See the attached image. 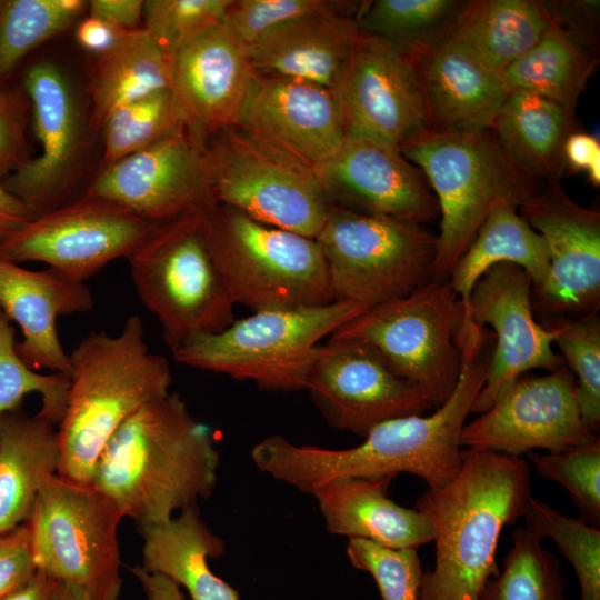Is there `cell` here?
Segmentation results:
<instances>
[{"label": "cell", "mask_w": 600, "mask_h": 600, "mask_svg": "<svg viewBox=\"0 0 600 600\" xmlns=\"http://www.w3.org/2000/svg\"><path fill=\"white\" fill-rule=\"evenodd\" d=\"M599 64L598 44L554 24L500 74L511 90H526L576 111Z\"/></svg>", "instance_id": "cell-33"}, {"label": "cell", "mask_w": 600, "mask_h": 600, "mask_svg": "<svg viewBox=\"0 0 600 600\" xmlns=\"http://www.w3.org/2000/svg\"><path fill=\"white\" fill-rule=\"evenodd\" d=\"M563 363L544 376L523 374L484 412L466 423L461 448L520 457L534 449L558 453L591 440Z\"/></svg>", "instance_id": "cell-18"}, {"label": "cell", "mask_w": 600, "mask_h": 600, "mask_svg": "<svg viewBox=\"0 0 600 600\" xmlns=\"http://www.w3.org/2000/svg\"><path fill=\"white\" fill-rule=\"evenodd\" d=\"M37 571L28 522L0 531V599Z\"/></svg>", "instance_id": "cell-46"}, {"label": "cell", "mask_w": 600, "mask_h": 600, "mask_svg": "<svg viewBox=\"0 0 600 600\" xmlns=\"http://www.w3.org/2000/svg\"><path fill=\"white\" fill-rule=\"evenodd\" d=\"M124 32L88 14L76 28V40L86 51L100 56L113 47Z\"/></svg>", "instance_id": "cell-51"}, {"label": "cell", "mask_w": 600, "mask_h": 600, "mask_svg": "<svg viewBox=\"0 0 600 600\" xmlns=\"http://www.w3.org/2000/svg\"><path fill=\"white\" fill-rule=\"evenodd\" d=\"M71 372L64 413L57 426V474L90 484L104 446L144 404L169 393L168 360L150 350L138 316L117 336L87 334L69 354Z\"/></svg>", "instance_id": "cell-4"}, {"label": "cell", "mask_w": 600, "mask_h": 600, "mask_svg": "<svg viewBox=\"0 0 600 600\" xmlns=\"http://www.w3.org/2000/svg\"><path fill=\"white\" fill-rule=\"evenodd\" d=\"M150 223L112 202L80 197L29 219L0 243V256L39 261L77 282L127 258L152 231Z\"/></svg>", "instance_id": "cell-13"}, {"label": "cell", "mask_w": 600, "mask_h": 600, "mask_svg": "<svg viewBox=\"0 0 600 600\" xmlns=\"http://www.w3.org/2000/svg\"><path fill=\"white\" fill-rule=\"evenodd\" d=\"M169 68L178 114L198 141L237 123L254 72L244 46L222 20L182 42L169 56Z\"/></svg>", "instance_id": "cell-21"}, {"label": "cell", "mask_w": 600, "mask_h": 600, "mask_svg": "<svg viewBox=\"0 0 600 600\" xmlns=\"http://www.w3.org/2000/svg\"><path fill=\"white\" fill-rule=\"evenodd\" d=\"M367 309L332 301L256 311L219 332L188 338L172 354L181 364L252 381L264 390H306L320 341Z\"/></svg>", "instance_id": "cell-7"}, {"label": "cell", "mask_w": 600, "mask_h": 600, "mask_svg": "<svg viewBox=\"0 0 600 600\" xmlns=\"http://www.w3.org/2000/svg\"><path fill=\"white\" fill-rule=\"evenodd\" d=\"M81 197L112 202L153 224L216 204L204 170L203 143L184 127L104 166Z\"/></svg>", "instance_id": "cell-19"}, {"label": "cell", "mask_w": 600, "mask_h": 600, "mask_svg": "<svg viewBox=\"0 0 600 600\" xmlns=\"http://www.w3.org/2000/svg\"><path fill=\"white\" fill-rule=\"evenodd\" d=\"M526 527L512 532L502 569L490 582L488 600H567L559 559Z\"/></svg>", "instance_id": "cell-37"}, {"label": "cell", "mask_w": 600, "mask_h": 600, "mask_svg": "<svg viewBox=\"0 0 600 600\" xmlns=\"http://www.w3.org/2000/svg\"><path fill=\"white\" fill-rule=\"evenodd\" d=\"M52 600H89L78 588L56 581Z\"/></svg>", "instance_id": "cell-55"}, {"label": "cell", "mask_w": 600, "mask_h": 600, "mask_svg": "<svg viewBox=\"0 0 600 600\" xmlns=\"http://www.w3.org/2000/svg\"><path fill=\"white\" fill-rule=\"evenodd\" d=\"M234 126L313 169L348 136L338 90L256 73Z\"/></svg>", "instance_id": "cell-23"}, {"label": "cell", "mask_w": 600, "mask_h": 600, "mask_svg": "<svg viewBox=\"0 0 600 600\" xmlns=\"http://www.w3.org/2000/svg\"><path fill=\"white\" fill-rule=\"evenodd\" d=\"M143 539L142 564L184 587L192 600H239V592L208 566L224 552V541L201 519L198 507L166 522L138 527Z\"/></svg>", "instance_id": "cell-28"}, {"label": "cell", "mask_w": 600, "mask_h": 600, "mask_svg": "<svg viewBox=\"0 0 600 600\" xmlns=\"http://www.w3.org/2000/svg\"><path fill=\"white\" fill-rule=\"evenodd\" d=\"M306 390L330 427L362 437L387 420L433 408L374 348L360 341L320 343Z\"/></svg>", "instance_id": "cell-17"}, {"label": "cell", "mask_w": 600, "mask_h": 600, "mask_svg": "<svg viewBox=\"0 0 600 600\" xmlns=\"http://www.w3.org/2000/svg\"><path fill=\"white\" fill-rule=\"evenodd\" d=\"M26 148L21 103L12 93L0 92V179L27 161Z\"/></svg>", "instance_id": "cell-47"}, {"label": "cell", "mask_w": 600, "mask_h": 600, "mask_svg": "<svg viewBox=\"0 0 600 600\" xmlns=\"http://www.w3.org/2000/svg\"><path fill=\"white\" fill-rule=\"evenodd\" d=\"M393 476L341 477L316 488V499L329 533L369 540L393 548H414L433 539L429 519L416 508L389 497Z\"/></svg>", "instance_id": "cell-27"}, {"label": "cell", "mask_w": 600, "mask_h": 600, "mask_svg": "<svg viewBox=\"0 0 600 600\" xmlns=\"http://www.w3.org/2000/svg\"><path fill=\"white\" fill-rule=\"evenodd\" d=\"M468 1H364L354 19L361 32L417 52L450 41Z\"/></svg>", "instance_id": "cell-35"}, {"label": "cell", "mask_w": 600, "mask_h": 600, "mask_svg": "<svg viewBox=\"0 0 600 600\" xmlns=\"http://www.w3.org/2000/svg\"><path fill=\"white\" fill-rule=\"evenodd\" d=\"M554 23L598 44L599 1H546Z\"/></svg>", "instance_id": "cell-48"}, {"label": "cell", "mask_w": 600, "mask_h": 600, "mask_svg": "<svg viewBox=\"0 0 600 600\" xmlns=\"http://www.w3.org/2000/svg\"><path fill=\"white\" fill-rule=\"evenodd\" d=\"M528 461L491 450H462L457 474L417 499L433 529L432 569L423 572L419 600H486L498 576L497 549L504 527L523 517L531 497Z\"/></svg>", "instance_id": "cell-3"}, {"label": "cell", "mask_w": 600, "mask_h": 600, "mask_svg": "<svg viewBox=\"0 0 600 600\" xmlns=\"http://www.w3.org/2000/svg\"><path fill=\"white\" fill-rule=\"evenodd\" d=\"M87 3L82 0L0 1V80L38 46L69 29Z\"/></svg>", "instance_id": "cell-36"}, {"label": "cell", "mask_w": 600, "mask_h": 600, "mask_svg": "<svg viewBox=\"0 0 600 600\" xmlns=\"http://www.w3.org/2000/svg\"><path fill=\"white\" fill-rule=\"evenodd\" d=\"M486 600H488L487 596H486Z\"/></svg>", "instance_id": "cell-56"}, {"label": "cell", "mask_w": 600, "mask_h": 600, "mask_svg": "<svg viewBox=\"0 0 600 600\" xmlns=\"http://www.w3.org/2000/svg\"><path fill=\"white\" fill-rule=\"evenodd\" d=\"M417 550L350 538L346 553L354 569L373 578L382 600H419L423 570Z\"/></svg>", "instance_id": "cell-43"}, {"label": "cell", "mask_w": 600, "mask_h": 600, "mask_svg": "<svg viewBox=\"0 0 600 600\" xmlns=\"http://www.w3.org/2000/svg\"><path fill=\"white\" fill-rule=\"evenodd\" d=\"M314 239L334 301L371 308L433 280L437 233L424 224L332 206Z\"/></svg>", "instance_id": "cell-10"}, {"label": "cell", "mask_w": 600, "mask_h": 600, "mask_svg": "<svg viewBox=\"0 0 600 600\" xmlns=\"http://www.w3.org/2000/svg\"><path fill=\"white\" fill-rule=\"evenodd\" d=\"M89 16L101 19L123 31L136 30L142 20V0H92Z\"/></svg>", "instance_id": "cell-50"}, {"label": "cell", "mask_w": 600, "mask_h": 600, "mask_svg": "<svg viewBox=\"0 0 600 600\" xmlns=\"http://www.w3.org/2000/svg\"><path fill=\"white\" fill-rule=\"evenodd\" d=\"M490 128L507 154L543 182L564 174V143L579 130L576 111L526 90L509 92Z\"/></svg>", "instance_id": "cell-30"}, {"label": "cell", "mask_w": 600, "mask_h": 600, "mask_svg": "<svg viewBox=\"0 0 600 600\" xmlns=\"http://www.w3.org/2000/svg\"><path fill=\"white\" fill-rule=\"evenodd\" d=\"M567 170H586L593 186L600 184V146L598 140L580 130L572 132L564 143Z\"/></svg>", "instance_id": "cell-49"}, {"label": "cell", "mask_w": 600, "mask_h": 600, "mask_svg": "<svg viewBox=\"0 0 600 600\" xmlns=\"http://www.w3.org/2000/svg\"><path fill=\"white\" fill-rule=\"evenodd\" d=\"M463 316L449 282L431 280L403 298L367 309L328 340L371 346L437 409L458 382L461 360L457 334Z\"/></svg>", "instance_id": "cell-11"}, {"label": "cell", "mask_w": 600, "mask_h": 600, "mask_svg": "<svg viewBox=\"0 0 600 600\" xmlns=\"http://www.w3.org/2000/svg\"><path fill=\"white\" fill-rule=\"evenodd\" d=\"M169 87V57L143 27L126 31L98 56L88 84L92 120L101 127L119 107Z\"/></svg>", "instance_id": "cell-34"}, {"label": "cell", "mask_w": 600, "mask_h": 600, "mask_svg": "<svg viewBox=\"0 0 600 600\" xmlns=\"http://www.w3.org/2000/svg\"><path fill=\"white\" fill-rule=\"evenodd\" d=\"M92 308L93 297L84 282L49 268L29 270L0 256V309L20 327L23 339L16 350L31 369L69 377L70 359L61 346L57 319Z\"/></svg>", "instance_id": "cell-24"}, {"label": "cell", "mask_w": 600, "mask_h": 600, "mask_svg": "<svg viewBox=\"0 0 600 600\" xmlns=\"http://www.w3.org/2000/svg\"><path fill=\"white\" fill-rule=\"evenodd\" d=\"M209 208L156 224L126 258L136 292L158 319L171 351L236 319V302L209 229Z\"/></svg>", "instance_id": "cell-5"}, {"label": "cell", "mask_w": 600, "mask_h": 600, "mask_svg": "<svg viewBox=\"0 0 600 600\" xmlns=\"http://www.w3.org/2000/svg\"><path fill=\"white\" fill-rule=\"evenodd\" d=\"M212 137L203 143V163L216 204L317 237L332 203L313 168L237 126Z\"/></svg>", "instance_id": "cell-9"}, {"label": "cell", "mask_w": 600, "mask_h": 600, "mask_svg": "<svg viewBox=\"0 0 600 600\" xmlns=\"http://www.w3.org/2000/svg\"><path fill=\"white\" fill-rule=\"evenodd\" d=\"M544 240L549 276L532 290L539 320L579 318L599 308L600 213L576 203L558 180L542 187L518 208Z\"/></svg>", "instance_id": "cell-15"}, {"label": "cell", "mask_w": 600, "mask_h": 600, "mask_svg": "<svg viewBox=\"0 0 600 600\" xmlns=\"http://www.w3.org/2000/svg\"><path fill=\"white\" fill-rule=\"evenodd\" d=\"M56 427L22 407L0 416V531L29 520L43 481L58 472Z\"/></svg>", "instance_id": "cell-29"}, {"label": "cell", "mask_w": 600, "mask_h": 600, "mask_svg": "<svg viewBox=\"0 0 600 600\" xmlns=\"http://www.w3.org/2000/svg\"><path fill=\"white\" fill-rule=\"evenodd\" d=\"M348 136L399 150L431 132L413 52L359 32L337 89Z\"/></svg>", "instance_id": "cell-14"}, {"label": "cell", "mask_w": 600, "mask_h": 600, "mask_svg": "<svg viewBox=\"0 0 600 600\" xmlns=\"http://www.w3.org/2000/svg\"><path fill=\"white\" fill-rule=\"evenodd\" d=\"M207 213L236 304L256 312L334 301L327 261L314 238L262 223L222 204L211 206Z\"/></svg>", "instance_id": "cell-8"}, {"label": "cell", "mask_w": 600, "mask_h": 600, "mask_svg": "<svg viewBox=\"0 0 600 600\" xmlns=\"http://www.w3.org/2000/svg\"><path fill=\"white\" fill-rule=\"evenodd\" d=\"M554 24L546 1L469 0L451 40L501 72Z\"/></svg>", "instance_id": "cell-32"}, {"label": "cell", "mask_w": 600, "mask_h": 600, "mask_svg": "<svg viewBox=\"0 0 600 600\" xmlns=\"http://www.w3.org/2000/svg\"><path fill=\"white\" fill-rule=\"evenodd\" d=\"M314 171L332 206L424 226L440 218L423 171L390 144L347 136Z\"/></svg>", "instance_id": "cell-20"}, {"label": "cell", "mask_w": 600, "mask_h": 600, "mask_svg": "<svg viewBox=\"0 0 600 600\" xmlns=\"http://www.w3.org/2000/svg\"><path fill=\"white\" fill-rule=\"evenodd\" d=\"M559 331L554 344L573 373L577 399L586 428L598 434L600 426V318L598 309L579 318H553Z\"/></svg>", "instance_id": "cell-40"}, {"label": "cell", "mask_w": 600, "mask_h": 600, "mask_svg": "<svg viewBox=\"0 0 600 600\" xmlns=\"http://www.w3.org/2000/svg\"><path fill=\"white\" fill-rule=\"evenodd\" d=\"M532 288L520 267L502 262L489 268L471 291L467 318L478 327L490 326L494 337L484 382L471 413L487 411L528 371H553L564 363L552 348L558 326L534 317Z\"/></svg>", "instance_id": "cell-16"}, {"label": "cell", "mask_w": 600, "mask_h": 600, "mask_svg": "<svg viewBox=\"0 0 600 600\" xmlns=\"http://www.w3.org/2000/svg\"><path fill=\"white\" fill-rule=\"evenodd\" d=\"M431 132L490 128L510 90L499 71L456 41L413 52Z\"/></svg>", "instance_id": "cell-26"}, {"label": "cell", "mask_w": 600, "mask_h": 600, "mask_svg": "<svg viewBox=\"0 0 600 600\" xmlns=\"http://www.w3.org/2000/svg\"><path fill=\"white\" fill-rule=\"evenodd\" d=\"M493 342L487 328L471 322L460 327L458 382L432 414L387 420L372 428L362 443L348 449L294 444L272 434L252 447V462L262 473L304 493L341 477H397L401 472L421 478L428 487L443 486L460 469L461 431L483 386Z\"/></svg>", "instance_id": "cell-1"}, {"label": "cell", "mask_w": 600, "mask_h": 600, "mask_svg": "<svg viewBox=\"0 0 600 600\" xmlns=\"http://www.w3.org/2000/svg\"><path fill=\"white\" fill-rule=\"evenodd\" d=\"M130 571L140 581L147 600H186L179 584L170 578L148 572L141 566L131 567Z\"/></svg>", "instance_id": "cell-53"}, {"label": "cell", "mask_w": 600, "mask_h": 600, "mask_svg": "<svg viewBox=\"0 0 600 600\" xmlns=\"http://www.w3.org/2000/svg\"><path fill=\"white\" fill-rule=\"evenodd\" d=\"M16 343L14 328L0 309V416L20 408L27 394L38 393V414L58 426L67 404L69 377L31 369L18 354Z\"/></svg>", "instance_id": "cell-41"}, {"label": "cell", "mask_w": 600, "mask_h": 600, "mask_svg": "<svg viewBox=\"0 0 600 600\" xmlns=\"http://www.w3.org/2000/svg\"><path fill=\"white\" fill-rule=\"evenodd\" d=\"M184 127L170 90L156 92L123 104L101 124L103 167L163 139Z\"/></svg>", "instance_id": "cell-39"}, {"label": "cell", "mask_w": 600, "mask_h": 600, "mask_svg": "<svg viewBox=\"0 0 600 600\" xmlns=\"http://www.w3.org/2000/svg\"><path fill=\"white\" fill-rule=\"evenodd\" d=\"M426 174L440 218L433 280L448 281L488 216L519 208L543 184L502 149L491 128L464 134L430 132L400 149Z\"/></svg>", "instance_id": "cell-6"}, {"label": "cell", "mask_w": 600, "mask_h": 600, "mask_svg": "<svg viewBox=\"0 0 600 600\" xmlns=\"http://www.w3.org/2000/svg\"><path fill=\"white\" fill-rule=\"evenodd\" d=\"M219 461L211 430L169 392L117 429L90 486L138 527L159 524L211 497Z\"/></svg>", "instance_id": "cell-2"}, {"label": "cell", "mask_w": 600, "mask_h": 600, "mask_svg": "<svg viewBox=\"0 0 600 600\" xmlns=\"http://www.w3.org/2000/svg\"><path fill=\"white\" fill-rule=\"evenodd\" d=\"M332 3L323 0H232L222 22L247 49L287 24Z\"/></svg>", "instance_id": "cell-45"}, {"label": "cell", "mask_w": 600, "mask_h": 600, "mask_svg": "<svg viewBox=\"0 0 600 600\" xmlns=\"http://www.w3.org/2000/svg\"><path fill=\"white\" fill-rule=\"evenodd\" d=\"M232 0H147L144 29L169 57L202 28L221 21Z\"/></svg>", "instance_id": "cell-44"}, {"label": "cell", "mask_w": 600, "mask_h": 600, "mask_svg": "<svg viewBox=\"0 0 600 600\" xmlns=\"http://www.w3.org/2000/svg\"><path fill=\"white\" fill-rule=\"evenodd\" d=\"M24 87L41 152L12 172L3 186L36 217L71 201L84 137L76 94L57 66L33 64L26 72Z\"/></svg>", "instance_id": "cell-22"}, {"label": "cell", "mask_w": 600, "mask_h": 600, "mask_svg": "<svg viewBox=\"0 0 600 600\" xmlns=\"http://www.w3.org/2000/svg\"><path fill=\"white\" fill-rule=\"evenodd\" d=\"M122 519L92 486L49 476L27 521L37 569L78 588L89 600H118Z\"/></svg>", "instance_id": "cell-12"}, {"label": "cell", "mask_w": 600, "mask_h": 600, "mask_svg": "<svg viewBox=\"0 0 600 600\" xmlns=\"http://www.w3.org/2000/svg\"><path fill=\"white\" fill-rule=\"evenodd\" d=\"M526 528L541 540L550 538L571 563L579 582V600H600V530L568 517L531 496Z\"/></svg>", "instance_id": "cell-38"}, {"label": "cell", "mask_w": 600, "mask_h": 600, "mask_svg": "<svg viewBox=\"0 0 600 600\" xmlns=\"http://www.w3.org/2000/svg\"><path fill=\"white\" fill-rule=\"evenodd\" d=\"M56 580L42 570L37 571L19 587L3 596L0 600H52Z\"/></svg>", "instance_id": "cell-54"}, {"label": "cell", "mask_w": 600, "mask_h": 600, "mask_svg": "<svg viewBox=\"0 0 600 600\" xmlns=\"http://www.w3.org/2000/svg\"><path fill=\"white\" fill-rule=\"evenodd\" d=\"M502 262L520 267L531 279L532 290L541 288L549 276L544 240L511 206H500L488 216L449 276L464 318L476 282L489 268Z\"/></svg>", "instance_id": "cell-31"}, {"label": "cell", "mask_w": 600, "mask_h": 600, "mask_svg": "<svg viewBox=\"0 0 600 600\" xmlns=\"http://www.w3.org/2000/svg\"><path fill=\"white\" fill-rule=\"evenodd\" d=\"M31 218L24 203L0 184V243Z\"/></svg>", "instance_id": "cell-52"}, {"label": "cell", "mask_w": 600, "mask_h": 600, "mask_svg": "<svg viewBox=\"0 0 600 600\" xmlns=\"http://www.w3.org/2000/svg\"><path fill=\"white\" fill-rule=\"evenodd\" d=\"M358 6L333 1L247 48L252 71L337 90L360 32L354 19Z\"/></svg>", "instance_id": "cell-25"}, {"label": "cell", "mask_w": 600, "mask_h": 600, "mask_svg": "<svg viewBox=\"0 0 600 600\" xmlns=\"http://www.w3.org/2000/svg\"><path fill=\"white\" fill-rule=\"evenodd\" d=\"M537 473L564 488L573 501L579 519L594 528L600 527V439L558 453H527Z\"/></svg>", "instance_id": "cell-42"}]
</instances>
